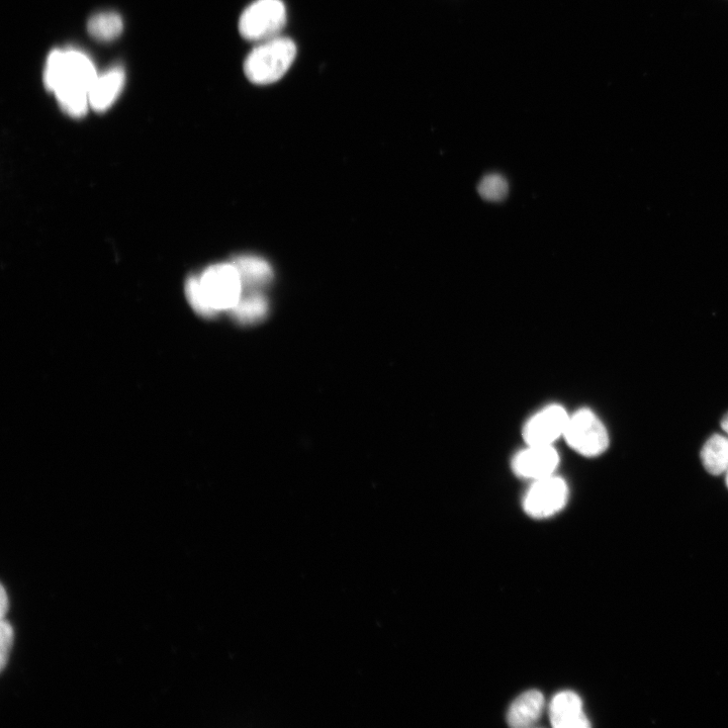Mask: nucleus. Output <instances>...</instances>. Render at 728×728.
<instances>
[{
    "label": "nucleus",
    "mask_w": 728,
    "mask_h": 728,
    "mask_svg": "<svg viewBox=\"0 0 728 728\" xmlns=\"http://www.w3.org/2000/svg\"><path fill=\"white\" fill-rule=\"evenodd\" d=\"M701 462L705 470L713 476L728 471V437L712 435L701 450Z\"/></svg>",
    "instance_id": "obj_13"
},
{
    "label": "nucleus",
    "mask_w": 728,
    "mask_h": 728,
    "mask_svg": "<svg viewBox=\"0 0 728 728\" xmlns=\"http://www.w3.org/2000/svg\"><path fill=\"white\" fill-rule=\"evenodd\" d=\"M287 18L282 0H255L241 15L239 32L245 40L259 44L280 37Z\"/></svg>",
    "instance_id": "obj_4"
},
{
    "label": "nucleus",
    "mask_w": 728,
    "mask_h": 728,
    "mask_svg": "<svg viewBox=\"0 0 728 728\" xmlns=\"http://www.w3.org/2000/svg\"><path fill=\"white\" fill-rule=\"evenodd\" d=\"M125 81V71L121 67L99 74L89 90L90 108L99 113L108 111L122 94Z\"/></svg>",
    "instance_id": "obj_9"
},
{
    "label": "nucleus",
    "mask_w": 728,
    "mask_h": 728,
    "mask_svg": "<svg viewBox=\"0 0 728 728\" xmlns=\"http://www.w3.org/2000/svg\"><path fill=\"white\" fill-rule=\"evenodd\" d=\"M564 437L568 444L586 458H596L609 446V435L598 416L581 409L570 416Z\"/></svg>",
    "instance_id": "obj_5"
},
{
    "label": "nucleus",
    "mask_w": 728,
    "mask_h": 728,
    "mask_svg": "<svg viewBox=\"0 0 728 728\" xmlns=\"http://www.w3.org/2000/svg\"><path fill=\"white\" fill-rule=\"evenodd\" d=\"M570 416L560 405H552L535 414L525 425L523 437L528 445H553L564 436Z\"/></svg>",
    "instance_id": "obj_7"
},
{
    "label": "nucleus",
    "mask_w": 728,
    "mask_h": 728,
    "mask_svg": "<svg viewBox=\"0 0 728 728\" xmlns=\"http://www.w3.org/2000/svg\"><path fill=\"white\" fill-rule=\"evenodd\" d=\"M232 263L239 273L243 292L261 291L273 279L270 264L258 256L241 255L236 257Z\"/></svg>",
    "instance_id": "obj_11"
},
{
    "label": "nucleus",
    "mask_w": 728,
    "mask_h": 728,
    "mask_svg": "<svg viewBox=\"0 0 728 728\" xmlns=\"http://www.w3.org/2000/svg\"><path fill=\"white\" fill-rule=\"evenodd\" d=\"M8 609H9V599H8L5 588L2 587V617L3 618L6 616Z\"/></svg>",
    "instance_id": "obj_18"
},
{
    "label": "nucleus",
    "mask_w": 728,
    "mask_h": 728,
    "mask_svg": "<svg viewBox=\"0 0 728 728\" xmlns=\"http://www.w3.org/2000/svg\"><path fill=\"white\" fill-rule=\"evenodd\" d=\"M122 18L116 13H100L91 17L87 29L91 37L99 41H113L123 32Z\"/></svg>",
    "instance_id": "obj_15"
},
{
    "label": "nucleus",
    "mask_w": 728,
    "mask_h": 728,
    "mask_svg": "<svg viewBox=\"0 0 728 728\" xmlns=\"http://www.w3.org/2000/svg\"><path fill=\"white\" fill-rule=\"evenodd\" d=\"M543 707V695L536 690L527 691L512 703L508 711L507 721L512 727L531 726L541 716Z\"/></svg>",
    "instance_id": "obj_12"
},
{
    "label": "nucleus",
    "mask_w": 728,
    "mask_h": 728,
    "mask_svg": "<svg viewBox=\"0 0 728 728\" xmlns=\"http://www.w3.org/2000/svg\"><path fill=\"white\" fill-rule=\"evenodd\" d=\"M199 282L207 318L216 317L222 312L230 313L243 294L239 273L232 262L210 266L199 277Z\"/></svg>",
    "instance_id": "obj_3"
},
{
    "label": "nucleus",
    "mask_w": 728,
    "mask_h": 728,
    "mask_svg": "<svg viewBox=\"0 0 728 728\" xmlns=\"http://www.w3.org/2000/svg\"><path fill=\"white\" fill-rule=\"evenodd\" d=\"M268 312V302L261 291L243 292L230 314L240 324L251 325L263 320Z\"/></svg>",
    "instance_id": "obj_14"
},
{
    "label": "nucleus",
    "mask_w": 728,
    "mask_h": 728,
    "mask_svg": "<svg viewBox=\"0 0 728 728\" xmlns=\"http://www.w3.org/2000/svg\"><path fill=\"white\" fill-rule=\"evenodd\" d=\"M559 463V453L553 445H528L517 453L512 468L517 476L537 481L554 476Z\"/></svg>",
    "instance_id": "obj_8"
},
{
    "label": "nucleus",
    "mask_w": 728,
    "mask_h": 728,
    "mask_svg": "<svg viewBox=\"0 0 728 728\" xmlns=\"http://www.w3.org/2000/svg\"><path fill=\"white\" fill-rule=\"evenodd\" d=\"M13 628L9 622H2V669L4 670L9 660V654L13 645Z\"/></svg>",
    "instance_id": "obj_17"
},
{
    "label": "nucleus",
    "mask_w": 728,
    "mask_h": 728,
    "mask_svg": "<svg viewBox=\"0 0 728 728\" xmlns=\"http://www.w3.org/2000/svg\"><path fill=\"white\" fill-rule=\"evenodd\" d=\"M550 715L557 728H586L591 725L584 713L581 698L571 691L556 695L551 704Z\"/></svg>",
    "instance_id": "obj_10"
},
{
    "label": "nucleus",
    "mask_w": 728,
    "mask_h": 728,
    "mask_svg": "<svg viewBox=\"0 0 728 728\" xmlns=\"http://www.w3.org/2000/svg\"><path fill=\"white\" fill-rule=\"evenodd\" d=\"M478 192L485 201L503 202L509 194L508 180L499 173L487 174L480 181Z\"/></svg>",
    "instance_id": "obj_16"
},
{
    "label": "nucleus",
    "mask_w": 728,
    "mask_h": 728,
    "mask_svg": "<svg viewBox=\"0 0 728 728\" xmlns=\"http://www.w3.org/2000/svg\"><path fill=\"white\" fill-rule=\"evenodd\" d=\"M297 46L289 38L277 37L259 43L244 61V73L257 85H268L282 79L293 65Z\"/></svg>",
    "instance_id": "obj_2"
},
{
    "label": "nucleus",
    "mask_w": 728,
    "mask_h": 728,
    "mask_svg": "<svg viewBox=\"0 0 728 728\" xmlns=\"http://www.w3.org/2000/svg\"><path fill=\"white\" fill-rule=\"evenodd\" d=\"M93 61L78 50H54L44 70V84L52 93L63 90H89L98 77Z\"/></svg>",
    "instance_id": "obj_1"
},
{
    "label": "nucleus",
    "mask_w": 728,
    "mask_h": 728,
    "mask_svg": "<svg viewBox=\"0 0 728 728\" xmlns=\"http://www.w3.org/2000/svg\"><path fill=\"white\" fill-rule=\"evenodd\" d=\"M726 485H727V488H728V471L726 473Z\"/></svg>",
    "instance_id": "obj_20"
},
{
    "label": "nucleus",
    "mask_w": 728,
    "mask_h": 728,
    "mask_svg": "<svg viewBox=\"0 0 728 728\" xmlns=\"http://www.w3.org/2000/svg\"><path fill=\"white\" fill-rule=\"evenodd\" d=\"M721 427L724 430V432L728 435V413L724 415V417L721 420Z\"/></svg>",
    "instance_id": "obj_19"
},
{
    "label": "nucleus",
    "mask_w": 728,
    "mask_h": 728,
    "mask_svg": "<svg viewBox=\"0 0 728 728\" xmlns=\"http://www.w3.org/2000/svg\"><path fill=\"white\" fill-rule=\"evenodd\" d=\"M567 483L555 476L535 481L523 500L525 512L533 518L551 517L567 504Z\"/></svg>",
    "instance_id": "obj_6"
}]
</instances>
